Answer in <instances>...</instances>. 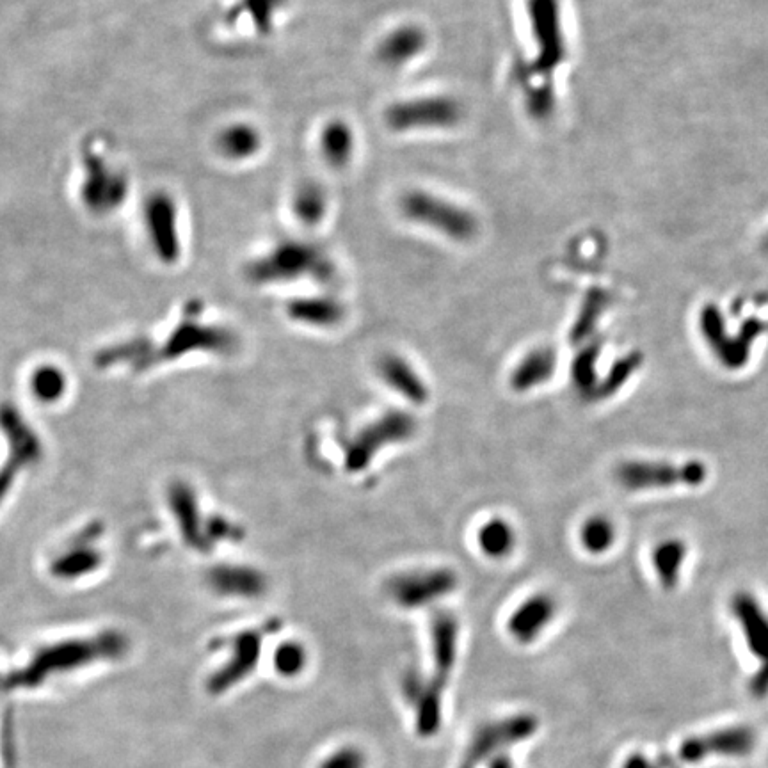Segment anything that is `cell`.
Wrapping results in <instances>:
<instances>
[{
    "label": "cell",
    "mask_w": 768,
    "mask_h": 768,
    "mask_svg": "<svg viewBox=\"0 0 768 768\" xmlns=\"http://www.w3.org/2000/svg\"><path fill=\"white\" fill-rule=\"evenodd\" d=\"M400 214L409 223L443 235L454 242H470L480 230L479 219L472 210L424 189L406 191L399 200Z\"/></svg>",
    "instance_id": "6da1fadb"
},
{
    "label": "cell",
    "mask_w": 768,
    "mask_h": 768,
    "mask_svg": "<svg viewBox=\"0 0 768 768\" xmlns=\"http://www.w3.org/2000/svg\"><path fill=\"white\" fill-rule=\"evenodd\" d=\"M248 276L255 283H280L308 276L324 281L333 276V265L317 246L283 240L249 265Z\"/></svg>",
    "instance_id": "7a4b0ae2"
},
{
    "label": "cell",
    "mask_w": 768,
    "mask_h": 768,
    "mask_svg": "<svg viewBox=\"0 0 768 768\" xmlns=\"http://www.w3.org/2000/svg\"><path fill=\"white\" fill-rule=\"evenodd\" d=\"M120 649L121 642L116 637L59 644L47 651H41L40 655L32 660V664L25 667V671L13 674L9 678V687H36L52 672L70 671L80 665L91 664L96 658L116 655Z\"/></svg>",
    "instance_id": "3957f363"
},
{
    "label": "cell",
    "mask_w": 768,
    "mask_h": 768,
    "mask_svg": "<svg viewBox=\"0 0 768 768\" xmlns=\"http://www.w3.org/2000/svg\"><path fill=\"white\" fill-rule=\"evenodd\" d=\"M463 116V105L454 96H416L390 105L384 112V123L393 132L408 134L456 127Z\"/></svg>",
    "instance_id": "277c9868"
},
{
    "label": "cell",
    "mask_w": 768,
    "mask_h": 768,
    "mask_svg": "<svg viewBox=\"0 0 768 768\" xmlns=\"http://www.w3.org/2000/svg\"><path fill=\"white\" fill-rule=\"evenodd\" d=\"M527 13L530 36L536 48L530 73L544 77L568 59L560 0H527Z\"/></svg>",
    "instance_id": "5b68a950"
},
{
    "label": "cell",
    "mask_w": 768,
    "mask_h": 768,
    "mask_svg": "<svg viewBox=\"0 0 768 768\" xmlns=\"http://www.w3.org/2000/svg\"><path fill=\"white\" fill-rule=\"evenodd\" d=\"M617 480L630 491L690 486L697 488L708 479V468L701 461L683 464L662 461H624L617 466Z\"/></svg>",
    "instance_id": "8992f818"
},
{
    "label": "cell",
    "mask_w": 768,
    "mask_h": 768,
    "mask_svg": "<svg viewBox=\"0 0 768 768\" xmlns=\"http://www.w3.org/2000/svg\"><path fill=\"white\" fill-rule=\"evenodd\" d=\"M733 614L742 626L747 648L761 662V669L751 681L752 694L761 697L768 692V617L758 601L747 592L736 594Z\"/></svg>",
    "instance_id": "52a82bcc"
},
{
    "label": "cell",
    "mask_w": 768,
    "mask_h": 768,
    "mask_svg": "<svg viewBox=\"0 0 768 768\" xmlns=\"http://www.w3.org/2000/svg\"><path fill=\"white\" fill-rule=\"evenodd\" d=\"M536 731L537 720L532 715H516L500 722L486 724L473 736L461 768H475L480 761L489 758L493 752L500 751L507 745L523 742Z\"/></svg>",
    "instance_id": "ba28073f"
},
{
    "label": "cell",
    "mask_w": 768,
    "mask_h": 768,
    "mask_svg": "<svg viewBox=\"0 0 768 768\" xmlns=\"http://www.w3.org/2000/svg\"><path fill=\"white\" fill-rule=\"evenodd\" d=\"M454 585V573L434 569L395 576L390 582V594L402 607L415 608L440 600L441 596L454 589Z\"/></svg>",
    "instance_id": "9c48e42d"
},
{
    "label": "cell",
    "mask_w": 768,
    "mask_h": 768,
    "mask_svg": "<svg viewBox=\"0 0 768 768\" xmlns=\"http://www.w3.org/2000/svg\"><path fill=\"white\" fill-rule=\"evenodd\" d=\"M756 744L749 728L720 729L715 733L688 738L680 747V758L687 763L703 761L708 756H745Z\"/></svg>",
    "instance_id": "30bf717a"
},
{
    "label": "cell",
    "mask_w": 768,
    "mask_h": 768,
    "mask_svg": "<svg viewBox=\"0 0 768 768\" xmlns=\"http://www.w3.org/2000/svg\"><path fill=\"white\" fill-rule=\"evenodd\" d=\"M146 224L155 253L160 260L173 264L180 255L178 212L166 194H155L146 205Z\"/></svg>",
    "instance_id": "8fae6325"
},
{
    "label": "cell",
    "mask_w": 768,
    "mask_h": 768,
    "mask_svg": "<svg viewBox=\"0 0 768 768\" xmlns=\"http://www.w3.org/2000/svg\"><path fill=\"white\" fill-rule=\"evenodd\" d=\"M262 637L264 632H244L233 639L232 660L208 680L207 688L210 694H223L235 687L240 680L248 678L260 660Z\"/></svg>",
    "instance_id": "7c38bea8"
},
{
    "label": "cell",
    "mask_w": 768,
    "mask_h": 768,
    "mask_svg": "<svg viewBox=\"0 0 768 768\" xmlns=\"http://www.w3.org/2000/svg\"><path fill=\"white\" fill-rule=\"evenodd\" d=\"M701 331L724 367L740 368L749 360L751 340L760 329H747L744 336L729 340L728 335H724V322L717 306L710 304L701 312Z\"/></svg>",
    "instance_id": "4fadbf2b"
},
{
    "label": "cell",
    "mask_w": 768,
    "mask_h": 768,
    "mask_svg": "<svg viewBox=\"0 0 768 768\" xmlns=\"http://www.w3.org/2000/svg\"><path fill=\"white\" fill-rule=\"evenodd\" d=\"M84 168H88V178H84L82 184V198L89 207L95 210L118 207L127 192L123 176L107 166L102 155L88 159V162L84 160Z\"/></svg>",
    "instance_id": "5bb4252c"
},
{
    "label": "cell",
    "mask_w": 768,
    "mask_h": 768,
    "mask_svg": "<svg viewBox=\"0 0 768 768\" xmlns=\"http://www.w3.org/2000/svg\"><path fill=\"white\" fill-rule=\"evenodd\" d=\"M557 616V603L550 594L539 592L523 601L507 621V630L520 644H530Z\"/></svg>",
    "instance_id": "9a60e30c"
},
{
    "label": "cell",
    "mask_w": 768,
    "mask_h": 768,
    "mask_svg": "<svg viewBox=\"0 0 768 768\" xmlns=\"http://www.w3.org/2000/svg\"><path fill=\"white\" fill-rule=\"evenodd\" d=\"M427 43V32L420 25H399L379 41L376 56L386 68H402L422 56Z\"/></svg>",
    "instance_id": "2e32d148"
},
{
    "label": "cell",
    "mask_w": 768,
    "mask_h": 768,
    "mask_svg": "<svg viewBox=\"0 0 768 768\" xmlns=\"http://www.w3.org/2000/svg\"><path fill=\"white\" fill-rule=\"evenodd\" d=\"M411 431H413V422L408 416L390 415L381 418L361 434L358 443H354V448L351 450V466L361 468L377 448L384 447L392 441L404 440L408 438Z\"/></svg>",
    "instance_id": "e0dca14e"
},
{
    "label": "cell",
    "mask_w": 768,
    "mask_h": 768,
    "mask_svg": "<svg viewBox=\"0 0 768 768\" xmlns=\"http://www.w3.org/2000/svg\"><path fill=\"white\" fill-rule=\"evenodd\" d=\"M457 646H459V624L450 614H438L432 619V653L436 674L432 683L445 688L447 676L456 665Z\"/></svg>",
    "instance_id": "ac0fdd59"
},
{
    "label": "cell",
    "mask_w": 768,
    "mask_h": 768,
    "mask_svg": "<svg viewBox=\"0 0 768 768\" xmlns=\"http://www.w3.org/2000/svg\"><path fill=\"white\" fill-rule=\"evenodd\" d=\"M319 148L331 168H345L356 152V134L347 121H328L320 130Z\"/></svg>",
    "instance_id": "d6986e66"
},
{
    "label": "cell",
    "mask_w": 768,
    "mask_h": 768,
    "mask_svg": "<svg viewBox=\"0 0 768 768\" xmlns=\"http://www.w3.org/2000/svg\"><path fill=\"white\" fill-rule=\"evenodd\" d=\"M687 544L678 537H669L656 544L651 552V564L656 578L665 591H672L678 587L681 578V569L687 560Z\"/></svg>",
    "instance_id": "ffe728a7"
},
{
    "label": "cell",
    "mask_w": 768,
    "mask_h": 768,
    "mask_svg": "<svg viewBox=\"0 0 768 768\" xmlns=\"http://www.w3.org/2000/svg\"><path fill=\"white\" fill-rule=\"evenodd\" d=\"M264 139L258 128L249 123H233L217 136V150L224 159L249 160L262 150Z\"/></svg>",
    "instance_id": "44dd1931"
},
{
    "label": "cell",
    "mask_w": 768,
    "mask_h": 768,
    "mask_svg": "<svg viewBox=\"0 0 768 768\" xmlns=\"http://www.w3.org/2000/svg\"><path fill=\"white\" fill-rule=\"evenodd\" d=\"M288 317L308 326L329 328L342 320L344 306L331 297H301L288 304Z\"/></svg>",
    "instance_id": "7402d4cb"
},
{
    "label": "cell",
    "mask_w": 768,
    "mask_h": 768,
    "mask_svg": "<svg viewBox=\"0 0 768 768\" xmlns=\"http://www.w3.org/2000/svg\"><path fill=\"white\" fill-rule=\"evenodd\" d=\"M557 367V356L552 349H536L528 352L527 356L514 368L511 384L518 392H528L546 383L553 376Z\"/></svg>",
    "instance_id": "603a6c76"
},
{
    "label": "cell",
    "mask_w": 768,
    "mask_h": 768,
    "mask_svg": "<svg viewBox=\"0 0 768 768\" xmlns=\"http://www.w3.org/2000/svg\"><path fill=\"white\" fill-rule=\"evenodd\" d=\"M379 374L390 388H393L400 395H404L411 402L422 404L427 400L429 393H427L425 384L420 381V377L416 376L415 370L409 367L402 358H395V356L383 358L379 363Z\"/></svg>",
    "instance_id": "cb8c5ba5"
},
{
    "label": "cell",
    "mask_w": 768,
    "mask_h": 768,
    "mask_svg": "<svg viewBox=\"0 0 768 768\" xmlns=\"http://www.w3.org/2000/svg\"><path fill=\"white\" fill-rule=\"evenodd\" d=\"M477 544L480 552L489 559H504L514 552L516 532L511 523L504 518H491L480 525Z\"/></svg>",
    "instance_id": "d4e9b609"
},
{
    "label": "cell",
    "mask_w": 768,
    "mask_h": 768,
    "mask_svg": "<svg viewBox=\"0 0 768 768\" xmlns=\"http://www.w3.org/2000/svg\"><path fill=\"white\" fill-rule=\"evenodd\" d=\"M212 582L219 591L235 596H260L265 589L264 576L248 568H219L212 575Z\"/></svg>",
    "instance_id": "484cf974"
},
{
    "label": "cell",
    "mask_w": 768,
    "mask_h": 768,
    "mask_svg": "<svg viewBox=\"0 0 768 768\" xmlns=\"http://www.w3.org/2000/svg\"><path fill=\"white\" fill-rule=\"evenodd\" d=\"M292 210L301 223L319 224L328 212L326 191L315 182L299 185L292 196Z\"/></svg>",
    "instance_id": "4316f807"
},
{
    "label": "cell",
    "mask_w": 768,
    "mask_h": 768,
    "mask_svg": "<svg viewBox=\"0 0 768 768\" xmlns=\"http://www.w3.org/2000/svg\"><path fill=\"white\" fill-rule=\"evenodd\" d=\"M616 525L603 514L591 516L582 523L578 532V541L585 552L591 555H603L616 544Z\"/></svg>",
    "instance_id": "83f0119b"
},
{
    "label": "cell",
    "mask_w": 768,
    "mask_h": 768,
    "mask_svg": "<svg viewBox=\"0 0 768 768\" xmlns=\"http://www.w3.org/2000/svg\"><path fill=\"white\" fill-rule=\"evenodd\" d=\"M308 662V653L301 642L288 640L274 651V669L285 678H294L301 674Z\"/></svg>",
    "instance_id": "f1b7e54d"
},
{
    "label": "cell",
    "mask_w": 768,
    "mask_h": 768,
    "mask_svg": "<svg viewBox=\"0 0 768 768\" xmlns=\"http://www.w3.org/2000/svg\"><path fill=\"white\" fill-rule=\"evenodd\" d=\"M640 361H642V356L639 354H630L623 360L617 361L616 367L612 368L605 384H601V395L616 393L623 386V383L628 381V377L632 376L633 370L639 367Z\"/></svg>",
    "instance_id": "f546056e"
},
{
    "label": "cell",
    "mask_w": 768,
    "mask_h": 768,
    "mask_svg": "<svg viewBox=\"0 0 768 768\" xmlns=\"http://www.w3.org/2000/svg\"><path fill=\"white\" fill-rule=\"evenodd\" d=\"M367 758L356 747H344L333 752L329 758L320 763L319 768H365Z\"/></svg>",
    "instance_id": "4dcf8cb0"
},
{
    "label": "cell",
    "mask_w": 768,
    "mask_h": 768,
    "mask_svg": "<svg viewBox=\"0 0 768 768\" xmlns=\"http://www.w3.org/2000/svg\"><path fill=\"white\" fill-rule=\"evenodd\" d=\"M594 361H596V352L585 351L578 356V360L575 361V370H573V376H575V383L580 390H587V388H596V372H594Z\"/></svg>",
    "instance_id": "1f68e13d"
},
{
    "label": "cell",
    "mask_w": 768,
    "mask_h": 768,
    "mask_svg": "<svg viewBox=\"0 0 768 768\" xmlns=\"http://www.w3.org/2000/svg\"><path fill=\"white\" fill-rule=\"evenodd\" d=\"M249 4L253 6L251 15L255 16L256 22L264 24L267 20H271L274 13L283 4V0H249Z\"/></svg>",
    "instance_id": "d6a6232c"
},
{
    "label": "cell",
    "mask_w": 768,
    "mask_h": 768,
    "mask_svg": "<svg viewBox=\"0 0 768 768\" xmlns=\"http://www.w3.org/2000/svg\"><path fill=\"white\" fill-rule=\"evenodd\" d=\"M623 768H658L655 763L642 756V754H632L628 760L624 761Z\"/></svg>",
    "instance_id": "836d02e7"
},
{
    "label": "cell",
    "mask_w": 768,
    "mask_h": 768,
    "mask_svg": "<svg viewBox=\"0 0 768 768\" xmlns=\"http://www.w3.org/2000/svg\"><path fill=\"white\" fill-rule=\"evenodd\" d=\"M491 768H511V763H509L507 758H496V760L491 763Z\"/></svg>",
    "instance_id": "e575fe53"
}]
</instances>
